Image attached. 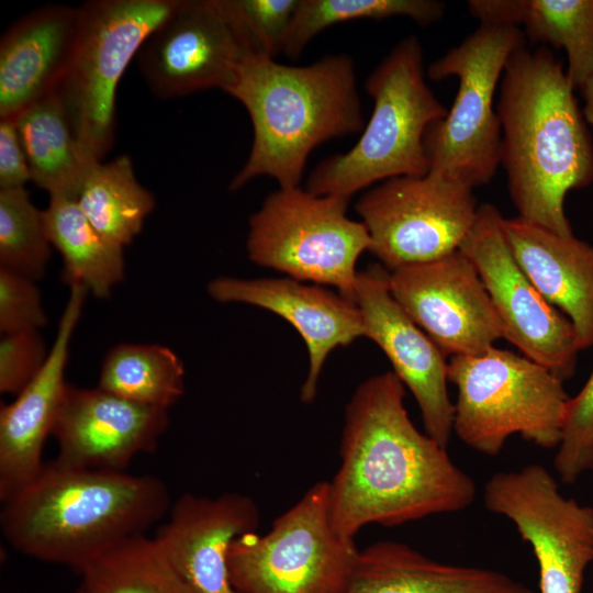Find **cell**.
Masks as SVG:
<instances>
[{
    "label": "cell",
    "mask_w": 593,
    "mask_h": 593,
    "mask_svg": "<svg viewBox=\"0 0 593 593\" xmlns=\"http://www.w3.org/2000/svg\"><path fill=\"white\" fill-rule=\"evenodd\" d=\"M76 201L91 224L121 246L141 233L155 208V198L136 180L128 155L92 165Z\"/></svg>",
    "instance_id": "cell-27"
},
{
    "label": "cell",
    "mask_w": 593,
    "mask_h": 593,
    "mask_svg": "<svg viewBox=\"0 0 593 593\" xmlns=\"http://www.w3.org/2000/svg\"><path fill=\"white\" fill-rule=\"evenodd\" d=\"M44 211L24 187L0 189V268L36 281L51 259Z\"/></svg>",
    "instance_id": "cell-31"
},
{
    "label": "cell",
    "mask_w": 593,
    "mask_h": 593,
    "mask_svg": "<svg viewBox=\"0 0 593 593\" xmlns=\"http://www.w3.org/2000/svg\"><path fill=\"white\" fill-rule=\"evenodd\" d=\"M573 87L552 53L518 48L500 85L501 165L523 221L573 235L567 193L593 181V149Z\"/></svg>",
    "instance_id": "cell-2"
},
{
    "label": "cell",
    "mask_w": 593,
    "mask_h": 593,
    "mask_svg": "<svg viewBox=\"0 0 593 593\" xmlns=\"http://www.w3.org/2000/svg\"><path fill=\"white\" fill-rule=\"evenodd\" d=\"M208 293L221 303H243L268 310L289 322L309 351V371L301 387L303 403H312L324 363L335 348L363 336L357 304L328 288L289 277L240 279L220 277Z\"/></svg>",
    "instance_id": "cell-19"
},
{
    "label": "cell",
    "mask_w": 593,
    "mask_h": 593,
    "mask_svg": "<svg viewBox=\"0 0 593 593\" xmlns=\"http://www.w3.org/2000/svg\"><path fill=\"white\" fill-rule=\"evenodd\" d=\"M78 571L83 593H187L154 537L145 534L120 541Z\"/></svg>",
    "instance_id": "cell-29"
},
{
    "label": "cell",
    "mask_w": 593,
    "mask_h": 593,
    "mask_svg": "<svg viewBox=\"0 0 593 593\" xmlns=\"http://www.w3.org/2000/svg\"><path fill=\"white\" fill-rule=\"evenodd\" d=\"M154 539L187 593H239L232 584L228 550L256 532L259 511L238 492L217 496L183 493L170 505Z\"/></svg>",
    "instance_id": "cell-18"
},
{
    "label": "cell",
    "mask_w": 593,
    "mask_h": 593,
    "mask_svg": "<svg viewBox=\"0 0 593 593\" xmlns=\"http://www.w3.org/2000/svg\"><path fill=\"white\" fill-rule=\"evenodd\" d=\"M389 288L445 356L479 355L503 338L490 295L460 249L389 272Z\"/></svg>",
    "instance_id": "cell-15"
},
{
    "label": "cell",
    "mask_w": 593,
    "mask_h": 593,
    "mask_svg": "<svg viewBox=\"0 0 593 593\" xmlns=\"http://www.w3.org/2000/svg\"><path fill=\"white\" fill-rule=\"evenodd\" d=\"M79 7L47 4L15 21L0 41V120L55 91L72 57Z\"/></svg>",
    "instance_id": "cell-21"
},
{
    "label": "cell",
    "mask_w": 593,
    "mask_h": 593,
    "mask_svg": "<svg viewBox=\"0 0 593 593\" xmlns=\"http://www.w3.org/2000/svg\"><path fill=\"white\" fill-rule=\"evenodd\" d=\"M553 467L566 484L593 469V371L582 390L569 400Z\"/></svg>",
    "instance_id": "cell-33"
},
{
    "label": "cell",
    "mask_w": 593,
    "mask_h": 593,
    "mask_svg": "<svg viewBox=\"0 0 593 593\" xmlns=\"http://www.w3.org/2000/svg\"><path fill=\"white\" fill-rule=\"evenodd\" d=\"M445 3L437 0H299L282 53L296 59L320 32L337 23L406 16L421 26L439 21Z\"/></svg>",
    "instance_id": "cell-30"
},
{
    "label": "cell",
    "mask_w": 593,
    "mask_h": 593,
    "mask_svg": "<svg viewBox=\"0 0 593 593\" xmlns=\"http://www.w3.org/2000/svg\"><path fill=\"white\" fill-rule=\"evenodd\" d=\"M48 238L63 257V279L83 287L96 298L110 296L124 278L123 246L101 234L77 201L51 197L44 210Z\"/></svg>",
    "instance_id": "cell-26"
},
{
    "label": "cell",
    "mask_w": 593,
    "mask_h": 593,
    "mask_svg": "<svg viewBox=\"0 0 593 593\" xmlns=\"http://www.w3.org/2000/svg\"><path fill=\"white\" fill-rule=\"evenodd\" d=\"M468 8L480 24L523 27L533 43L562 48L573 88L593 75V0H471Z\"/></svg>",
    "instance_id": "cell-24"
},
{
    "label": "cell",
    "mask_w": 593,
    "mask_h": 593,
    "mask_svg": "<svg viewBox=\"0 0 593 593\" xmlns=\"http://www.w3.org/2000/svg\"><path fill=\"white\" fill-rule=\"evenodd\" d=\"M12 120L27 159L31 180L47 191L49 198L76 200L86 175L96 163L85 158L56 93L37 100Z\"/></svg>",
    "instance_id": "cell-25"
},
{
    "label": "cell",
    "mask_w": 593,
    "mask_h": 593,
    "mask_svg": "<svg viewBox=\"0 0 593 593\" xmlns=\"http://www.w3.org/2000/svg\"><path fill=\"white\" fill-rule=\"evenodd\" d=\"M358 553L333 528L328 482L313 484L269 532L236 538L228 550L239 593H345Z\"/></svg>",
    "instance_id": "cell-10"
},
{
    "label": "cell",
    "mask_w": 593,
    "mask_h": 593,
    "mask_svg": "<svg viewBox=\"0 0 593 593\" xmlns=\"http://www.w3.org/2000/svg\"><path fill=\"white\" fill-rule=\"evenodd\" d=\"M503 219L493 204L479 205L460 250L475 267L490 295L503 338L560 379H569L581 350L575 329L515 260L504 235Z\"/></svg>",
    "instance_id": "cell-13"
},
{
    "label": "cell",
    "mask_w": 593,
    "mask_h": 593,
    "mask_svg": "<svg viewBox=\"0 0 593 593\" xmlns=\"http://www.w3.org/2000/svg\"><path fill=\"white\" fill-rule=\"evenodd\" d=\"M447 378L457 388L452 432L469 448L495 457L515 434L544 449L559 446L570 398L546 367L492 346L451 357Z\"/></svg>",
    "instance_id": "cell-6"
},
{
    "label": "cell",
    "mask_w": 593,
    "mask_h": 593,
    "mask_svg": "<svg viewBox=\"0 0 593 593\" xmlns=\"http://www.w3.org/2000/svg\"><path fill=\"white\" fill-rule=\"evenodd\" d=\"M349 200L300 187L271 192L249 217V259L299 281L335 287L351 300L356 264L371 240L363 223L346 215Z\"/></svg>",
    "instance_id": "cell-9"
},
{
    "label": "cell",
    "mask_w": 593,
    "mask_h": 593,
    "mask_svg": "<svg viewBox=\"0 0 593 593\" xmlns=\"http://www.w3.org/2000/svg\"><path fill=\"white\" fill-rule=\"evenodd\" d=\"M224 91L245 107L254 130L232 191L259 176L273 178L282 189L299 187L315 147L365 127L354 61L347 55L291 66L247 54Z\"/></svg>",
    "instance_id": "cell-4"
},
{
    "label": "cell",
    "mask_w": 593,
    "mask_h": 593,
    "mask_svg": "<svg viewBox=\"0 0 593 593\" xmlns=\"http://www.w3.org/2000/svg\"><path fill=\"white\" fill-rule=\"evenodd\" d=\"M363 324V336L376 343L393 373L413 394L425 433L448 447L455 405L448 393L446 356L392 296L389 271L372 265L359 271L353 299Z\"/></svg>",
    "instance_id": "cell-16"
},
{
    "label": "cell",
    "mask_w": 593,
    "mask_h": 593,
    "mask_svg": "<svg viewBox=\"0 0 593 593\" xmlns=\"http://www.w3.org/2000/svg\"><path fill=\"white\" fill-rule=\"evenodd\" d=\"M179 0H93L79 7L80 27L58 97L85 158L101 159L115 131V93L122 75Z\"/></svg>",
    "instance_id": "cell-8"
},
{
    "label": "cell",
    "mask_w": 593,
    "mask_h": 593,
    "mask_svg": "<svg viewBox=\"0 0 593 593\" xmlns=\"http://www.w3.org/2000/svg\"><path fill=\"white\" fill-rule=\"evenodd\" d=\"M483 503L510 519L530 545L540 593H581L585 569L593 561V507L563 496L539 463L491 475Z\"/></svg>",
    "instance_id": "cell-12"
},
{
    "label": "cell",
    "mask_w": 593,
    "mask_h": 593,
    "mask_svg": "<svg viewBox=\"0 0 593 593\" xmlns=\"http://www.w3.org/2000/svg\"><path fill=\"white\" fill-rule=\"evenodd\" d=\"M365 88L373 110L359 141L314 168L306 181L309 192L350 199L376 182L429 171L424 137L448 110L425 81L419 40L414 35L401 40L370 74Z\"/></svg>",
    "instance_id": "cell-5"
},
{
    "label": "cell",
    "mask_w": 593,
    "mask_h": 593,
    "mask_svg": "<svg viewBox=\"0 0 593 593\" xmlns=\"http://www.w3.org/2000/svg\"><path fill=\"white\" fill-rule=\"evenodd\" d=\"M512 254L541 295L572 323L580 349L593 346V246L519 217L503 219Z\"/></svg>",
    "instance_id": "cell-22"
},
{
    "label": "cell",
    "mask_w": 593,
    "mask_h": 593,
    "mask_svg": "<svg viewBox=\"0 0 593 593\" xmlns=\"http://www.w3.org/2000/svg\"><path fill=\"white\" fill-rule=\"evenodd\" d=\"M29 180L31 172L15 122L0 120V189L24 187Z\"/></svg>",
    "instance_id": "cell-36"
},
{
    "label": "cell",
    "mask_w": 593,
    "mask_h": 593,
    "mask_svg": "<svg viewBox=\"0 0 593 593\" xmlns=\"http://www.w3.org/2000/svg\"><path fill=\"white\" fill-rule=\"evenodd\" d=\"M38 331L2 335L0 340V391L16 395L40 371L48 356Z\"/></svg>",
    "instance_id": "cell-35"
},
{
    "label": "cell",
    "mask_w": 593,
    "mask_h": 593,
    "mask_svg": "<svg viewBox=\"0 0 593 593\" xmlns=\"http://www.w3.org/2000/svg\"><path fill=\"white\" fill-rule=\"evenodd\" d=\"M88 291L70 292L46 361L32 380L0 410V500L5 501L42 470L43 448L52 435L67 388L69 346Z\"/></svg>",
    "instance_id": "cell-20"
},
{
    "label": "cell",
    "mask_w": 593,
    "mask_h": 593,
    "mask_svg": "<svg viewBox=\"0 0 593 593\" xmlns=\"http://www.w3.org/2000/svg\"><path fill=\"white\" fill-rule=\"evenodd\" d=\"M345 593H535L510 575L441 562L411 546L377 541L358 550Z\"/></svg>",
    "instance_id": "cell-23"
},
{
    "label": "cell",
    "mask_w": 593,
    "mask_h": 593,
    "mask_svg": "<svg viewBox=\"0 0 593 593\" xmlns=\"http://www.w3.org/2000/svg\"><path fill=\"white\" fill-rule=\"evenodd\" d=\"M524 45L519 27L480 24L430 64L429 79L456 77L459 85L447 115L425 134L429 171L472 189L493 178L501 165V123L494 93L508 59Z\"/></svg>",
    "instance_id": "cell-7"
},
{
    "label": "cell",
    "mask_w": 593,
    "mask_h": 593,
    "mask_svg": "<svg viewBox=\"0 0 593 593\" xmlns=\"http://www.w3.org/2000/svg\"><path fill=\"white\" fill-rule=\"evenodd\" d=\"M251 54L225 0H179L137 52L139 72L152 93L170 99L224 89Z\"/></svg>",
    "instance_id": "cell-14"
},
{
    "label": "cell",
    "mask_w": 593,
    "mask_h": 593,
    "mask_svg": "<svg viewBox=\"0 0 593 593\" xmlns=\"http://www.w3.org/2000/svg\"><path fill=\"white\" fill-rule=\"evenodd\" d=\"M97 387L138 404L169 410L184 393V367L166 346L120 344L104 357Z\"/></svg>",
    "instance_id": "cell-28"
},
{
    "label": "cell",
    "mask_w": 593,
    "mask_h": 593,
    "mask_svg": "<svg viewBox=\"0 0 593 593\" xmlns=\"http://www.w3.org/2000/svg\"><path fill=\"white\" fill-rule=\"evenodd\" d=\"M47 317L35 281L0 268V332L2 335L38 331Z\"/></svg>",
    "instance_id": "cell-34"
},
{
    "label": "cell",
    "mask_w": 593,
    "mask_h": 593,
    "mask_svg": "<svg viewBox=\"0 0 593 593\" xmlns=\"http://www.w3.org/2000/svg\"><path fill=\"white\" fill-rule=\"evenodd\" d=\"M168 425V410L68 383L52 433L58 447L55 461L125 471L134 458L156 448Z\"/></svg>",
    "instance_id": "cell-17"
},
{
    "label": "cell",
    "mask_w": 593,
    "mask_h": 593,
    "mask_svg": "<svg viewBox=\"0 0 593 593\" xmlns=\"http://www.w3.org/2000/svg\"><path fill=\"white\" fill-rule=\"evenodd\" d=\"M2 503L0 527L11 547L79 570L120 541L145 534L172 502L155 475L71 468L54 460Z\"/></svg>",
    "instance_id": "cell-3"
},
{
    "label": "cell",
    "mask_w": 593,
    "mask_h": 593,
    "mask_svg": "<svg viewBox=\"0 0 593 593\" xmlns=\"http://www.w3.org/2000/svg\"><path fill=\"white\" fill-rule=\"evenodd\" d=\"M582 91H583V97H584L583 114L586 121L593 127V75L585 82V85L582 88Z\"/></svg>",
    "instance_id": "cell-37"
},
{
    "label": "cell",
    "mask_w": 593,
    "mask_h": 593,
    "mask_svg": "<svg viewBox=\"0 0 593 593\" xmlns=\"http://www.w3.org/2000/svg\"><path fill=\"white\" fill-rule=\"evenodd\" d=\"M76 593H83L82 590L79 588Z\"/></svg>",
    "instance_id": "cell-38"
},
{
    "label": "cell",
    "mask_w": 593,
    "mask_h": 593,
    "mask_svg": "<svg viewBox=\"0 0 593 593\" xmlns=\"http://www.w3.org/2000/svg\"><path fill=\"white\" fill-rule=\"evenodd\" d=\"M226 8L251 54L275 58L299 0H225Z\"/></svg>",
    "instance_id": "cell-32"
},
{
    "label": "cell",
    "mask_w": 593,
    "mask_h": 593,
    "mask_svg": "<svg viewBox=\"0 0 593 593\" xmlns=\"http://www.w3.org/2000/svg\"><path fill=\"white\" fill-rule=\"evenodd\" d=\"M404 398V384L387 371L361 382L346 405L340 465L328 482L332 526L346 540L371 524L394 527L475 500V482L418 430Z\"/></svg>",
    "instance_id": "cell-1"
},
{
    "label": "cell",
    "mask_w": 593,
    "mask_h": 593,
    "mask_svg": "<svg viewBox=\"0 0 593 593\" xmlns=\"http://www.w3.org/2000/svg\"><path fill=\"white\" fill-rule=\"evenodd\" d=\"M355 209L369 233V251L391 272L459 250L479 205L471 187L428 171L380 182Z\"/></svg>",
    "instance_id": "cell-11"
}]
</instances>
